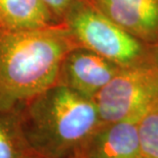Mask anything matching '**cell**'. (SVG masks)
Wrapping results in <instances>:
<instances>
[{
	"label": "cell",
	"instance_id": "obj_5",
	"mask_svg": "<svg viewBox=\"0 0 158 158\" xmlns=\"http://www.w3.org/2000/svg\"><path fill=\"white\" fill-rule=\"evenodd\" d=\"M121 66L90 50L76 46L67 53L60 69L58 84L93 99Z\"/></svg>",
	"mask_w": 158,
	"mask_h": 158
},
{
	"label": "cell",
	"instance_id": "obj_1",
	"mask_svg": "<svg viewBox=\"0 0 158 158\" xmlns=\"http://www.w3.org/2000/svg\"><path fill=\"white\" fill-rule=\"evenodd\" d=\"M102 123L93 99L60 84L18 106L25 148L47 158H83L86 143Z\"/></svg>",
	"mask_w": 158,
	"mask_h": 158
},
{
	"label": "cell",
	"instance_id": "obj_10",
	"mask_svg": "<svg viewBox=\"0 0 158 158\" xmlns=\"http://www.w3.org/2000/svg\"><path fill=\"white\" fill-rule=\"evenodd\" d=\"M138 127L144 158H158V103L143 114Z\"/></svg>",
	"mask_w": 158,
	"mask_h": 158
},
{
	"label": "cell",
	"instance_id": "obj_8",
	"mask_svg": "<svg viewBox=\"0 0 158 158\" xmlns=\"http://www.w3.org/2000/svg\"><path fill=\"white\" fill-rule=\"evenodd\" d=\"M62 23L43 0H0V31H30Z\"/></svg>",
	"mask_w": 158,
	"mask_h": 158
},
{
	"label": "cell",
	"instance_id": "obj_4",
	"mask_svg": "<svg viewBox=\"0 0 158 158\" xmlns=\"http://www.w3.org/2000/svg\"><path fill=\"white\" fill-rule=\"evenodd\" d=\"M103 123L140 119L158 103V66L151 56L123 66L93 97Z\"/></svg>",
	"mask_w": 158,
	"mask_h": 158
},
{
	"label": "cell",
	"instance_id": "obj_2",
	"mask_svg": "<svg viewBox=\"0 0 158 158\" xmlns=\"http://www.w3.org/2000/svg\"><path fill=\"white\" fill-rule=\"evenodd\" d=\"M76 46L64 23L30 31H0V98L20 103L58 84L63 60Z\"/></svg>",
	"mask_w": 158,
	"mask_h": 158
},
{
	"label": "cell",
	"instance_id": "obj_13",
	"mask_svg": "<svg viewBox=\"0 0 158 158\" xmlns=\"http://www.w3.org/2000/svg\"><path fill=\"white\" fill-rule=\"evenodd\" d=\"M21 158H47V157H44V156H41V155H38V154L36 153H33L31 151L29 150H25L24 152H23Z\"/></svg>",
	"mask_w": 158,
	"mask_h": 158
},
{
	"label": "cell",
	"instance_id": "obj_3",
	"mask_svg": "<svg viewBox=\"0 0 158 158\" xmlns=\"http://www.w3.org/2000/svg\"><path fill=\"white\" fill-rule=\"evenodd\" d=\"M78 46L121 66L150 56V46L134 38L95 7L88 0H77L63 19Z\"/></svg>",
	"mask_w": 158,
	"mask_h": 158
},
{
	"label": "cell",
	"instance_id": "obj_6",
	"mask_svg": "<svg viewBox=\"0 0 158 158\" xmlns=\"http://www.w3.org/2000/svg\"><path fill=\"white\" fill-rule=\"evenodd\" d=\"M111 21L147 45L158 41V0H88Z\"/></svg>",
	"mask_w": 158,
	"mask_h": 158
},
{
	"label": "cell",
	"instance_id": "obj_11",
	"mask_svg": "<svg viewBox=\"0 0 158 158\" xmlns=\"http://www.w3.org/2000/svg\"><path fill=\"white\" fill-rule=\"evenodd\" d=\"M52 13L63 22L64 16L77 0H43Z\"/></svg>",
	"mask_w": 158,
	"mask_h": 158
},
{
	"label": "cell",
	"instance_id": "obj_9",
	"mask_svg": "<svg viewBox=\"0 0 158 158\" xmlns=\"http://www.w3.org/2000/svg\"><path fill=\"white\" fill-rule=\"evenodd\" d=\"M18 106L0 98V158H21L26 150L18 126Z\"/></svg>",
	"mask_w": 158,
	"mask_h": 158
},
{
	"label": "cell",
	"instance_id": "obj_7",
	"mask_svg": "<svg viewBox=\"0 0 158 158\" xmlns=\"http://www.w3.org/2000/svg\"><path fill=\"white\" fill-rule=\"evenodd\" d=\"M139 119L103 123L86 143L83 158H144Z\"/></svg>",
	"mask_w": 158,
	"mask_h": 158
},
{
	"label": "cell",
	"instance_id": "obj_12",
	"mask_svg": "<svg viewBox=\"0 0 158 158\" xmlns=\"http://www.w3.org/2000/svg\"><path fill=\"white\" fill-rule=\"evenodd\" d=\"M150 46V52H151V56L154 60V62L156 63V65L158 66V41L156 43H154Z\"/></svg>",
	"mask_w": 158,
	"mask_h": 158
}]
</instances>
